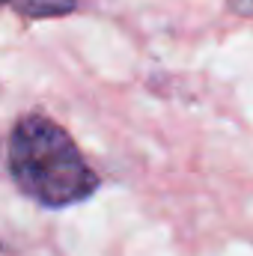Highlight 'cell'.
<instances>
[{
  "label": "cell",
  "instance_id": "cell-2",
  "mask_svg": "<svg viewBox=\"0 0 253 256\" xmlns=\"http://www.w3.org/2000/svg\"><path fill=\"white\" fill-rule=\"evenodd\" d=\"M74 6V0H21V12L45 18V15H66Z\"/></svg>",
  "mask_w": 253,
  "mask_h": 256
},
{
  "label": "cell",
  "instance_id": "cell-3",
  "mask_svg": "<svg viewBox=\"0 0 253 256\" xmlns=\"http://www.w3.org/2000/svg\"><path fill=\"white\" fill-rule=\"evenodd\" d=\"M0 3H6V0H0Z\"/></svg>",
  "mask_w": 253,
  "mask_h": 256
},
{
  "label": "cell",
  "instance_id": "cell-1",
  "mask_svg": "<svg viewBox=\"0 0 253 256\" xmlns=\"http://www.w3.org/2000/svg\"><path fill=\"white\" fill-rule=\"evenodd\" d=\"M9 173L18 188L45 206H72L98 188L74 140L54 120L30 114L12 128Z\"/></svg>",
  "mask_w": 253,
  "mask_h": 256
}]
</instances>
